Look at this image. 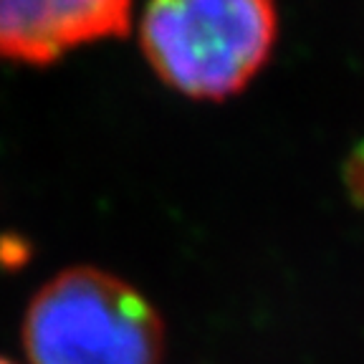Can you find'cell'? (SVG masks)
<instances>
[{"mask_svg":"<svg viewBox=\"0 0 364 364\" xmlns=\"http://www.w3.org/2000/svg\"><path fill=\"white\" fill-rule=\"evenodd\" d=\"M279 38L273 0H149L139 43L152 71L190 99L243 91Z\"/></svg>","mask_w":364,"mask_h":364,"instance_id":"obj_1","label":"cell"},{"mask_svg":"<svg viewBox=\"0 0 364 364\" xmlns=\"http://www.w3.org/2000/svg\"><path fill=\"white\" fill-rule=\"evenodd\" d=\"M23 347L31 364H159L165 326L127 281L68 268L31 299Z\"/></svg>","mask_w":364,"mask_h":364,"instance_id":"obj_2","label":"cell"},{"mask_svg":"<svg viewBox=\"0 0 364 364\" xmlns=\"http://www.w3.org/2000/svg\"><path fill=\"white\" fill-rule=\"evenodd\" d=\"M134 0H0V56L51 63L79 46L124 36Z\"/></svg>","mask_w":364,"mask_h":364,"instance_id":"obj_3","label":"cell"},{"mask_svg":"<svg viewBox=\"0 0 364 364\" xmlns=\"http://www.w3.org/2000/svg\"><path fill=\"white\" fill-rule=\"evenodd\" d=\"M344 185L352 203L364 208V142L357 144L344 162Z\"/></svg>","mask_w":364,"mask_h":364,"instance_id":"obj_4","label":"cell"},{"mask_svg":"<svg viewBox=\"0 0 364 364\" xmlns=\"http://www.w3.org/2000/svg\"><path fill=\"white\" fill-rule=\"evenodd\" d=\"M0 364H13V362H8V359H3V357H0Z\"/></svg>","mask_w":364,"mask_h":364,"instance_id":"obj_5","label":"cell"}]
</instances>
